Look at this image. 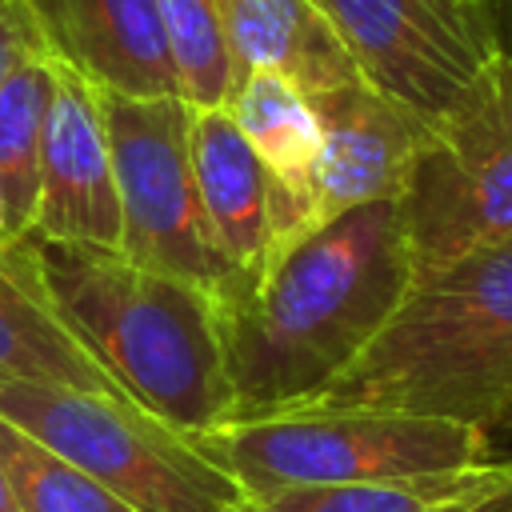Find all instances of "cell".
<instances>
[{"label": "cell", "instance_id": "cell-1", "mask_svg": "<svg viewBox=\"0 0 512 512\" xmlns=\"http://www.w3.org/2000/svg\"><path fill=\"white\" fill-rule=\"evenodd\" d=\"M412 288L396 200L352 208L264 276H236L216 300L232 416L292 408L324 392L392 320Z\"/></svg>", "mask_w": 512, "mask_h": 512}, {"label": "cell", "instance_id": "cell-2", "mask_svg": "<svg viewBox=\"0 0 512 512\" xmlns=\"http://www.w3.org/2000/svg\"><path fill=\"white\" fill-rule=\"evenodd\" d=\"M12 256L120 396L188 436L236 412L208 292L128 260L120 248L24 236Z\"/></svg>", "mask_w": 512, "mask_h": 512}, {"label": "cell", "instance_id": "cell-3", "mask_svg": "<svg viewBox=\"0 0 512 512\" xmlns=\"http://www.w3.org/2000/svg\"><path fill=\"white\" fill-rule=\"evenodd\" d=\"M512 428V240L412 276L368 348L312 400Z\"/></svg>", "mask_w": 512, "mask_h": 512}, {"label": "cell", "instance_id": "cell-4", "mask_svg": "<svg viewBox=\"0 0 512 512\" xmlns=\"http://www.w3.org/2000/svg\"><path fill=\"white\" fill-rule=\"evenodd\" d=\"M488 440L480 428L456 420L352 404H292L192 432V444L248 500L284 488L460 472L492 460Z\"/></svg>", "mask_w": 512, "mask_h": 512}, {"label": "cell", "instance_id": "cell-5", "mask_svg": "<svg viewBox=\"0 0 512 512\" xmlns=\"http://www.w3.org/2000/svg\"><path fill=\"white\" fill-rule=\"evenodd\" d=\"M0 416L136 512H236L248 496L188 432L116 392L0 384Z\"/></svg>", "mask_w": 512, "mask_h": 512}, {"label": "cell", "instance_id": "cell-6", "mask_svg": "<svg viewBox=\"0 0 512 512\" xmlns=\"http://www.w3.org/2000/svg\"><path fill=\"white\" fill-rule=\"evenodd\" d=\"M396 208L412 276L512 240V52L432 120Z\"/></svg>", "mask_w": 512, "mask_h": 512}, {"label": "cell", "instance_id": "cell-7", "mask_svg": "<svg viewBox=\"0 0 512 512\" xmlns=\"http://www.w3.org/2000/svg\"><path fill=\"white\" fill-rule=\"evenodd\" d=\"M120 196V252L176 276L212 300L236 284L192 168V108L180 96H124L100 88Z\"/></svg>", "mask_w": 512, "mask_h": 512}, {"label": "cell", "instance_id": "cell-8", "mask_svg": "<svg viewBox=\"0 0 512 512\" xmlns=\"http://www.w3.org/2000/svg\"><path fill=\"white\" fill-rule=\"evenodd\" d=\"M360 76L420 112L444 116L500 52L492 0H316Z\"/></svg>", "mask_w": 512, "mask_h": 512}, {"label": "cell", "instance_id": "cell-9", "mask_svg": "<svg viewBox=\"0 0 512 512\" xmlns=\"http://www.w3.org/2000/svg\"><path fill=\"white\" fill-rule=\"evenodd\" d=\"M28 236L120 248V196L100 88L56 56L40 144V188Z\"/></svg>", "mask_w": 512, "mask_h": 512}, {"label": "cell", "instance_id": "cell-10", "mask_svg": "<svg viewBox=\"0 0 512 512\" xmlns=\"http://www.w3.org/2000/svg\"><path fill=\"white\" fill-rule=\"evenodd\" d=\"M320 120V156L312 168V232L328 220L400 200L432 120L376 92L368 80L312 96Z\"/></svg>", "mask_w": 512, "mask_h": 512}, {"label": "cell", "instance_id": "cell-11", "mask_svg": "<svg viewBox=\"0 0 512 512\" xmlns=\"http://www.w3.org/2000/svg\"><path fill=\"white\" fill-rule=\"evenodd\" d=\"M48 52L96 88L176 96L160 0H24Z\"/></svg>", "mask_w": 512, "mask_h": 512}, {"label": "cell", "instance_id": "cell-12", "mask_svg": "<svg viewBox=\"0 0 512 512\" xmlns=\"http://www.w3.org/2000/svg\"><path fill=\"white\" fill-rule=\"evenodd\" d=\"M216 12L240 80L276 72L308 100L364 80L316 0H216Z\"/></svg>", "mask_w": 512, "mask_h": 512}, {"label": "cell", "instance_id": "cell-13", "mask_svg": "<svg viewBox=\"0 0 512 512\" xmlns=\"http://www.w3.org/2000/svg\"><path fill=\"white\" fill-rule=\"evenodd\" d=\"M192 168L204 216L236 272H260L268 256V172L224 108H192Z\"/></svg>", "mask_w": 512, "mask_h": 512}, {"label": "cell", "instance_id": "cell-14", "mask_svg": "<svg viewBox=\"0 0 512 512\" xmlns=\"http://www.w3.org/2000/svg\"><path fill=\"white\" fill-rule=\"evenodd\" d=\"M0 384H56L116 392L96 360L68 336L48 304L24 280L12 244L0 248ZM120 396V392H116Z\"/></svg>", "mask_w": 512, "mask_h": 512}, {"label": "cell", "instance_id": "cell-15", "mask_svg": "<svg viewBox=\"0 0 512 512\" xmlns=\"http://www.w3.org/2000/svg\"><path fill=\"white\" fill-rule=\"evenodd\" d=\"M500 476L504 460H484L460 472L284 488L264 500H244L236 512H460L464 504L480 500Z\"/></svg>", "mask_w": 512, "mask_h": 512}, {"label": "cell", "instance_id": "cell-16", "mask_svg": "<svg viewBox=\"0 0 512 512\" xmlns=\"http://www.w3.org/2000/svg\"><path fill=\"white\" fill-rule=\"evenodd\" d=\"M48 100H52V56L24 60L0 84V200L12 240H24L32 228Z\"/></svg>", "mask_w": 512, "mask_h": 512}, {"label": "cell", "instance_id": "cell-17", "mask_svg": "<svg viewBox=\"0 0 512 512\" xmlns=\"http://www.w3.org/2000/svg\"><path fill=\"white\" fill-rule=\"evenodd\" d=\"M0 468L20 512H136L72 460L0 416Z\"/></svg>", "mask_w": 512, "mask_h": 512}, {"label": "cell", "instance_id": "cell-18", "mask_svg": "<svg viewBox=\"0 0 512 512\" xmlns=\"http://www.w3.org/2000/svg\"><path fill=\"white\" fill-rule=\"evenodd\" d=\"M168 52L176 68V96L188 108H224L240 88L216 0H160Z\"/></svg>", "mask_w": 512, "mask_h": 512}, {"label": "cell", "instance_id": "cell-19", "mask_svg": "<svg viewBox=\"0 0 512 512\" xmlns=\"http://www.w3.org/2000/svg\"><path fill=\"white\" fill-rule=\"evenodd\" d=\"M36 56H52L28 4L24 0H0V84L24 64V60H36Z\"/></svg>", "mask_w": 512, "mask_h": 512}, {"label": "cell", "instance_id": "cell-20", "mask_svg": "<svg viewBox=\"0 0 512 512\" xmlns=\"http://www.w3.org/2000/svg\"><path fill=\"white\" fill-rule=\"evenodd\" d=\"M460 512H512V456L504 460V476L472 504H464Z\"/></svg>", "mask_w": 512, "mask_h": 512}, {"label": "cell", "instance_id": "cell-21", "mask_svg": "<svg viewBox=\"0 0 512 512\" xmlns=\"http://www.w3.org/2000/svg\"><path fill=\"white\" fill-rule=\"evenodd\" d=\"M0 512H20L16 500H12V488H8V480H4V468H0Z\"/></svg>", "mask_w": 512, "mask_h": 512}, {"label": "cell", "instance_id": "cell-22", "mask_svg": "<svg viewBox=\"0 0 512 512\" xmlns=\"http://www.w3.org/2000/svg\"><path fill=\"white\" fill-rule=\"evenodd\" d=\"M8 244H16V240H12V228H8V216H4V200H0V248H8Z\"/></svg>", "mask_w": 512, "mask_h": 512}, {"label": "cell", "instance_id": "cell-23", "mask_svg": "<svg viewBox=\"0 0 512 512\" xmlns=\"http://www.w3.org/2000/svg\"><path fill=\"white\" fill-rule=\"evenodd\" d=\"M492 8L500 12V8H512V0H492Z\"/></svg>", "mask_w": 512, "mask_h": 512}]
</instances>
